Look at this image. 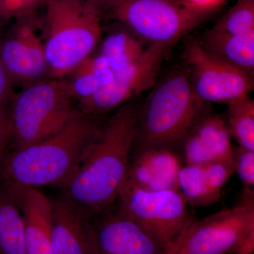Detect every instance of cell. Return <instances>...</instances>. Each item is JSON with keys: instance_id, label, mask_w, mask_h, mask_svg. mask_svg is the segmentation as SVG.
Wrapping results in <instances>:
<instances>
[{"instance_id": "28", "label": "cell", "mask_w": 254, "mask_h": 254, "mask_svg": "<svg viewBox=\"0 0 254 254\" xmlns=\"http://www.w3.org/2000/svg\"><path fill=\"white\" fill-rule=\"evenodd\" d=\"M183 1L196 9L213 12L218 9L219 6L223 4L225 0H183Z\"/></svg>"}, {"instance_id": "16", "label": "cell", "mask_w": 254, "mask_h": 254, "mask_svg": "<svg viewBox=\"0 0 254 254\" xmlns=\"http://www.w3.org/2000/svg\"><path fill=\"white\" fill-rule=\"evenodd\" d=\"M198 40L202 48L214 58L254 76V31L233 36L210 28Z\"/></svg>"}, {"instance_id": "3", "label": "cell", "mask_w": 254, "mask_h": 254, "mask_svg": "<svg viewBox=\"0 0 254 254\" xmlns=\"http://www.w3.org/2000/svg\"><path fill=\"white\" fill-rule=\"evenodd\" d=\"M139 108L133 149L180 146L205 104L192 88L185 68H175L155 86Z\"/></svg>"}, {"instance_id": "33", "label": "cell", "mask_w": 254, "mask_h": 254, "mask_svg": "<svg viewBox=\"0 0 254 254\" xmlns=\"http://www.w3.org/2000/svg\"><path fill=\"white\" fill-rule=\"evenodd\" d=\"M0 160H1V159H0Z\"/></svg>"}, {"instance_id": "10", "label": "cell", "mask_w": 254, "mask_h": 254, "mask_svg": "<svg viewBox=\"0 0 254 254\" xmlns=\"http://www.w3.org/2000/svg\"><path fill=\"white\" fill-rule=\"evenodd\" d=\"M174 46L175 45H149L144 55L134 64L115 73V77L109 84L89 98L79 101V111L97 115L107 113L151 89L157 83L164 60Z\"/></svg>"}, {"instance_id": "24", "label": "cell", "mask_w": 254, "mask_h": 254, "mask_svg": "<svg viewBox=\"0 0 254 254\" xmlns=\"http://www.w3.org/2000/svg\"><path fill=\"white\" fill-rule=\"evenodd\" d=\"M234 166L245 188L254 189V151L240 146L234 148Z\"/></svg>"}, {"instance_id": "19", "label": "cell", "mask_w": 254, "mask_h": 254, "mask_svg": "<svg viewBox=\"0 0 254 254\" xmlns=\"http://www.w3.org/2000/svg\"><path fill=\"white\" fill-rule=\"evenodd\" d=\"M179 191L193 206H208L220 199L221 190L205 165H185L178 177Z\"/></svg>"}, {"instance_id": "13", "label": "cell", "mask_w": 254, "mask_h": 254, "mask_svg": "<svg viewBox=\"0 0 254 254\" xmlns=\"http://www.w3.org/2000/svg\"><path fill=\"white\" fill-rule=\"evenodd\" d=\"M185 165L181 153L175 148L132 149L126 180L150 191L179 190V175Z\"/></svg>"}, {"instance_id": "20", "label": "cell", "mask_w": 254, "mask_h": 254, "mask_svg": "<svg viewBox=\"0 0 254 254\" xmlns=\"http://www.w3.org/2000/svg\"><path fill=\"white\" fill-rule=\"evenodd\" d=\"M0 254H26L24 223L17 203L0 186Z\"/></svg>"}, {"instance_id": "12", "label": "cell", "mask_w": 254, "mask_h": 254, "mask_svg": "<svg viewBox=\"0 0 254 254\" xmlns=\"http://www.w3.org/2000/svg\"><path fill=\"white\" fill-rule=\"evenodd\" d=\"M91 223L93 254H160L165 248L120 208Z\"/></svg>"}, {"instance_id": "15", "label": "cell", "mask_w": 254, "mask_h": 254, "mask_svg": "<svg viewBox=\"0 0 254 254\" xmlns=\"http://www.w3.org/2000/svg\"><path fill=\"white\" fill-rule=\"evenodd\" d=\"M88 215L65 196L53 201V254H93Z\"/></svg>"}, {"instance_id": "9", "label": "cell", "mask_w": 254, "mask_h": 254, "mask_svg": "<svg viewBox=\"0 0 254 254\" xmlns=\"http://www.w3.org/2000/svg\"><path fill=\"white\" fill-rule=\"evenodd\" d=\"M182 57L193 91L203 103L228 105L253 91V76L214 58L197 38L187 37Z\"/></svg>"}, {"instance_id": "31", "label": "cell", "mask_w": 254, "mask_h": 254, "mask_svg": "<svg viewBox=\"0 0 254 254\" xmlns=\"http://www.w3.org/2000/svg\"><path fill=\"white\" fill-rule=\"evenodd\" d=\"M79 1L95 3L100 6L105 12V11H108L110 8H111L118 0H79Z\"/></svg>"}, {"instance_id": "14", "label": "cell", "mask_w": 254, "mask_h": 254, "mask_svg": "<svg viewBox=\"0 0 254 254\" xmlns=\"http://www.w3.org/2000/svg\"><path fill=\"white\" fill-rule=\"evenodd\" d=\"M3 187L13 197L22 214L26 254H53V201L37 188Z\"/></svg>"}, {"instance_id": "27", "label": "cell", "mask_w": 254, "mask_h": 254, "mask_svg": "<svg viewBox=\"0 0 254 254\" xmlns=\"http://www.w3.org/2000/svg\"><path fill=\"white\" fill-rule=\"evenodd\" d=\"M24 16L21 0H0V16L5 21Z\"/></svg>"}, {"instance_id": "17", "label": "cell", "mask_w": 254, "mask_h": 254, "mask_svg": "<svg viewBox=\"0 0 254 254\" xmlns=\"http://www.w3.org/2000/svg\"><path fill=\"white\" fill-rule=\"evenodd\" d=\"M149 45L120 23L107 33L101 42L99 53L108 60L115 73L134 64L144 55Z\"/></svg>"}, {"instance_id": "11", "label": "cell", "mask_w": 254, "mask_h": 254, "mask_svg": "<svg viewBox=\"0 0 254 254\" xmlns=\"http://www.w3.org/2000/svg\"><path fill=\"white\" fill-rule=\"evenodd\" d=\"M41 22L36 13L20 16L3 37L1 59L14 86H29L49 74L43 38L38 33Z\"/></svg>"}, {"instance_id": "26", "label": "cell", "mask_w": 254, "mask_h": 254, "mask_svg": "<svg viewBox=\"0 0 254 254\" xmlns=\"http://www.w3.org/2000/svg\"><path fill=\"white\" fill-rule=\"evenodd\" d=\"M11 139L10 113L5 110V107L0 105V158L3 156L6 145Z\"/></svg>"}, {"instance_id": "2", "label": "cell", "mask_w": 254, "mask_h": 254, "mask_svg": "<svg viewBox=\"0 0 254 254\" xmlns=\"http://www.w3.org/2000/svg\"><path fill=\"white\" fill-rule=\"evenodd\" d=\"M97 116L78 110L58 133L1 157V185L64 186L77 172L104 125Z\"/></svg>"}, {"instance_id": "6", "label": "cell", "mask_w": 254, "mask_h": 254, "mask_svg": "<svg viewBox=\"0 0 254 254\" xmlns=\"http://www.w3.org/2000/svg\"><path fill=\"white\" fill-rule=\"evenodd\" d=\"M107 11L146 44L175 46L213 14L183 0H118Z\"/></svg>"}, {"instance_id": "34", "label": "cell", "mask_w": 254, "mask_h": 254, "mask_svg": "<svg viewBox=\"0 0 254 254\" xmlns=\"http://www.w3.org/2000/svg\"><path fill=\"white\" fill-rule=\"evenodd\" d=\"M0 159H1V158H0Z\"/></svg>"}, {"instance_id": "5", "label": "cell", "mask_w": 254, "mask_h": 254, "mask_svg": "<svg viewBox=\"0 0 254 254\" xmlns=\"http://www.w3.org/2000/svg\"><path fill=\"white\" fill-rule=\"evenodd\" d=\"M73 100L64 78L41 80L15 95L10 121L16 149L60 131L78 112Z\"/></svg>"}, {"instance_id": "7", "label": "cell", "mask_w": 254, "mask_h": 254, "mask_svg": "<svg viewBox=\"0 0 254 254\" xmlns=\"http://www.w3.org/2000/svg\"><path fill=\"white\" fill-rule=\"evenodd\" d=\"M116 202L164 248L176 243L193 220L188 203L177 190L150 191L126 180Z\"/></svg>"}, {"instance_id": "32", "label": "cell", "mask_w": 254, "mask_h": 254, "mask_svg": "<svg viewBox=\"0 0 254 254\" xmlns=\"http://www.w3.org/2000/svg\"><path fill=\"white\" fill-rule=\"evenodd\" d=\"M160 254H180L177 250L176 244L168 246Z\"/></svg>"}, {"instance_id": "4", "label": "cell", "mask_w": 254, "mask_h": 254, "mask_svg": "<svg viewBox=\"0 0 254 254\" xmlns=\"http://www.w3.org/2000/svg\"><path fill=\"white\" fill-rule=\"evenodd\" d=\"M42 23L49 74L63 78L92 55L103 38V9L79 0H47Z\"/></svg>"}, {"instance_id": "23", "label": "cell", "mask_w": 254, "mask_h": 254, "mask_svg": "<svg viewBox=\"0 0 254 254\" xmlns=\"http://www.w3.org/2000/svg\"><path fill=\"white\" fill-rule=\"evenodd\" d=\"M71 80L67 81L68 90L73 99H77L78 101L96 94L115 77V73L110 68L78 74L71 73Z\"/></svg>"}, {"instance_id": "22", "label": "cell", "mask_w": 254, "mask_h": 254, "mask_svg": "<svg viewBox=\"0 0 254 254\" xmlns=\"http://www.w3.org/2000/svg\"><path fill=\"white\" fill-rule=\"evenodd\" d=\"M212 29L233 36L254 31V0H237Z\"/></svg>"}, {"instance_id": "18", "label": "cell", "mask_w": 254, "mask_h": 254, "mask_svg": "<svg viewBox=\"0 0 254 254\" xmlns=\"http://www.w3.org/2000/svg\"><path fill=\"white\" fill-rule=\"evenodd\" d=\"M190 131L198 137L200 144L213 162L234 165V148L226 121L220 115L205 108Z\"/></svg>"}, {"instance_id": "29", "label": "cell", "mask_w": 254, "mask_h": 254, "mask_svg": "<svg viewBox=\"0 0 254 254\" xmlns=\"http://www.w3.org/2000/svg\"><path fill=\"white\" fill-rule=\"evenodd\" d=\"M254 230L249 232L240 242L233 254H254Z\"/></svg>"}, {"instance_id": "8", "label": "cell", "mask_w": 254, "mask_h": 254, "mask_svg": "<svg viewBox=\"0 0 254 254\" xmlns=\"http://www.w3.org/2000/svg\"><path fill=\"white\" fill-rule=\"evenodd\" d=\"M254 230V190L245 188L235 205L193 220L175 244L180 254H233Z\"/></svg>"}, {"instance_id": "30", "label": "cell", "mask_w": 254, "mask_h": 254, "mask_svg": "<svg viewBox=\"0 0 254 254\" xmlns=\"http://www.w3.org/2000/svg\"><path fill=\"white\" fill-rule=\"evenodd\" d=\"M24 15L36 13L41 6H46L47 0H21Z\"/></svg>"}, {"instance_id": "21", "label": "cell", "mask_w": 254, "mask_h": 254, "mask_svg": "<svg viewBox=\"0 0 254 254\" xmlns=\"http://www.w3.org/2000/svg\"><path fill=\"white\" fill-rule=\"evenodd\" d=\"M229 131L239 146L254 151V101L250 96L227 105Z\"/></svg>"}, {"instance_id": "1", "label": "cell", "mask_w": 254, "mask_h": 254, "mask_svg": "<svg viewBox=\"0 0 254 254\" xmlns=\"http://www.w3.org/2000/svg\"><path fill=\"white\" fill-rule=\"evenodd\" d=\"M139 107L122 105L106 123L77 172L64 186L71 203L89 215H100L116 203L126 180Z\"/></svg>"}, {"instance_id": "25", "label": "cell", "mask_w": 254, "mask_h": 254, "mask_svg": "<svg viewBox=\"0 0 254 254\" xmlns=\"http://www.w3.org/2000/svg\"><path fill=\"white\" fill-rule=\"evenodd\" d=\"M5 21L0 16V105H5L9 102H12L15 94L14 85L6 72L2 59H1V49L3 41V26Z\"/></svg>"}]
</instances>
